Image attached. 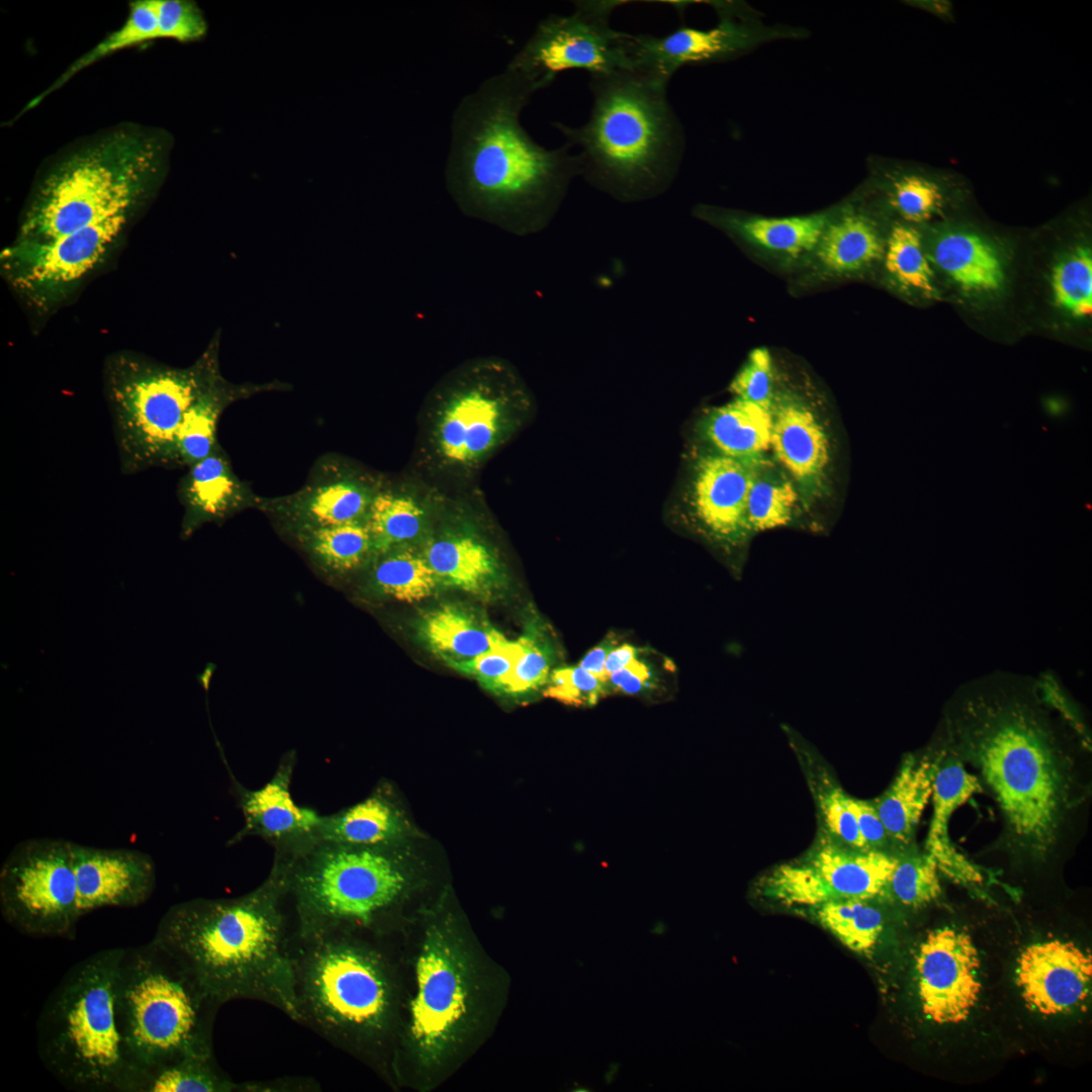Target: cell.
<instances>
[{"label":"cell","instance_id":"cell-14","mask_svg":"<svg viewBox=\"0 0 1092 1092\" xmlns=\"http://www.w3.org/2000/svg\"><path fill=\"white\" fill-rule=\"evenodd\" d=\"M0 911L26 935L74 936L81 915L72 841L37 837L18 842L0 869Z\"/></svg>","mask_w":1092,"mask_h":1092},{"label":"cell","instance_id":"cell-9","mask_svg":"<svg viewBox=\"0 0 1092 1092\" xmlns=\"http://www.w3.org/2000/svg\"><path fill=\"white\" fill-rule=\"evenodd\" d=\"M393 846L313 839L294 852H274L288 862L295 936L377 928L410 885L406 867Z\"/></svg>","mask_w":1092,"mask_h":1092},{"label":"cell","instance_id":"cell-19","mask_svg":"<svg viewBox=\"0 0 1092 1092\" xmlns=\"http://www.w3.org/2000/svg\"><path fill=\"white\" fill-rule=\"evenodd\" d=\"M1016 985L1031 1011L1071 1014L1084 1009L1090 998L1092 957L1072 941L1029 944L1017 959Z\"/></svg>","mask_w":1092,"mask_h":1092},{"label":"cell","instance_id":"cell-38","mask_svg":"<svg viewBox=\"0 0 1092 1092\" xmlns=\"http://www.w3.org/2000/svg\"><path fill=\"white\" fill-rule=\"evenodd\" d=\"M311 558L329 572L344 573L363 565L373 551L365 522L296 532Z\"/></svg>","mask_w":1092,"mask_h":1092},{"label":"cell","instance_id":"cell-21","mask_svg":"<svg viewBox=\"0 0 1092 1092\" xmlns=\"http://www.w3.org/2000/svg\"><path fill=\"white\" fill-rule=\"evenodd\" d=\"M379 488L337 460L323 461L315 475L296 492L259 499L258 507L285 521L296 532L364 522Z\"/></svg>","mask_w":1092,"mask_h":1092},{"label":"cell","instance_id":"cell-47","mask_svg":"<svg viewBox=\"0 0 1092 1092\" xmlns=\"http://www.w3.org/2000/svg\"><path fill=\"white\" fill-rule=\"evenodd\" d=\"M812 782L820 818L829 835L860 850H870L847 804L848 794L826 774Z\"/></svg>","mask_w":1092,"mask_h":1092},{"label":"cell","instance_id":"cell-39","mask_svg":"<svg viewBox=\"0 0 1092 1092\" xmlns=\"http://www.w3.org/2000/svg\"><path fill=\"white\" fill-rule=\"evenodd\" d=\"M364 522L372 539L374 553L381 555L415 540L423 530L424 513L411 496L379 489Z\"/></svg>","mask_w":1092,"mask_h":1092},{"label":"cell","instance_id":"cell-31","mask_svg":"<svg viewBox=\"0 0 1092 1092\" xmlns=\"http://www.w3.org/2000/svg\"><path fill=\"white\" fill-rule=\"evenodd\" d=\"M287 388L280 382L235 384L218 376L185 413L176 435L174 469L190 467L220 446L217 424L223 411L233 402L255 393Z\"/></svg>","mask_w":1092,"mask_h":1092},{"label":"cell","instance_id":"cell-46","mask_svg":"<svg viewBox=\"0 0 1092 1092\" xmlns=\"http://www.w3.org/2000/svg\"><path fill=\"white\" fill-rule=\"evenodd\" d=\"M889 891L911 908H921L937 900L941 886L933 858L926 853L899 859L890 879Z\"/></svg>","mask_w":1092,"mask_h":1092},{"label":"cell","instance_id":"cell-36","mask_svg":"<svg viewBox=\"0 0 1092 1092\" xmlns=\"http://www.w3.org/2000/svg\"><path fill=\"white\" fill-rule=\"evenodd\" d=\"M828 221L825 214L726 219L733 230L752 244L793 258L816 249Z\"/></svg>","mask_w":1092,"mask_h":1092},{"label":"cell","instance_id":"cell-11","mask_svg":"<svg viewBox=\"0 0 1092 1092\" xmlns=\"http://www.w3.org/2000/svg\"><path fill=\"white\" fill-rule=\"evenodd\" d=\"M463 934L452 918L431 922L416 958L402 1044L426 1075L461 1053L482 1015L484 985Z\"/></svg>","mask_w":1092,"mask_h":1092},{"label":"cell","instance_id":"cell-29","mask_svg":"<svg viewBox=\"0 0 1092 1092\" xmlns=\"http://www.w3.org/2000/svg\"><path fill=\"white\" fill-rule=\"evenodd\" d=\"M421 642L448 665L474 658L508 639L482 615L457 604H444L421 616Z\"/></svg>","mask_w":1092,"mask_h":1092},{"label":"cell","instance_id":"cell-4","mask_svg":"<svg viewBox=\"0 0 1092 1092\" xmlns=\"http://www.w3.org/2000/svg\"><path fill=\"white\" fill-rule=\"evenodd\" d=\"M667 85L637 70L589 76L587 121L574 127L553 123L576 150L579 174L627 198L657 193L671 182L685 134Z\"/></svg>","mask_w":1092,"mask_h":1092},{"label":"cell","instance_id":"cell-24","mask_svg":"<svg viewBox=\"0 0 1092 1092\" xmlns=\"http://www.w3.org/2000/svg\"><path fill=\"white\" fill-rule=\"evenodd\" d=\"M749 34L728 17L709 29L678 27L664 35L631 33L632 70L669 83L682 66L717 61L740 52Z\"/></svg>","mask_w":1092,"mask_h":1092},{"label":"cell","instance_id":"cell-12","mask_svg":"<svg viewBox=\"0 0 1092 1092\" xmlns=\"http://www.w3.org/2000/svg\"><path fill=\"white\" fill-rule=\"evenodd\" d=\"M530 404L516 369L496 356L467 360L432 389L430 442L442 463L474 467L503 444Z\"/></svg>","mask_w":1092,"mask_h":1092},{"label":"cell","instance_id":"cell-44","mask_svg":"<svg viewBox=\"0 0 1092 1092\" xmlns=\"http://www.w3.org/2000/svg\"><path fill=\"white\" fill-rule=\"evenodd\" d=\"M1055 305L1074 318L1092 313V253L1078 246L1061 257L1051 272Z\"/></svg>","mask_w":1092,"mask_h":1092},{"label":"cell","instance_id":"cell-7","mask_svg":"<svg viewBox=\"0 0 1092 1092\" xmlns=\"http://www.w3.org/2000/svg\"><path fill=\"white\" fill-rule=\"evenodd\" d=\"M219 1006L154 939L123 947L114 983V1013L132 1072L129 1088L144 1068L185 1056H212Z\"/></svg>","mask_w":1092,"mask_h":1092},{"label":"cell","instance_id":"cell-59","mask_svg":"<svg viewBox=\"0 0 1092 1092\" xmlns=\"http://www.w3.org/2000/svg\"><path fill=\"white\" fill-rule=\"evenodd\" d=\"M666 926L662 922H658L651 930V933L656 935H662L665 933Z\"/></svg>","mask_w":1092,"mask_h":1092},{"label":"cell","instance_id":"cell-6","mask_svg":"<svg viewBox=\"0 0 1092 1092\" xmlns=\"http://www.w3.org/2000/svg\"><path fill=\"white\" fill-rule=\"evenodd\" d=\"M166 143L118 130L71 154L39 181L15 240L58 239L114 214L134 211L163 174Z\"/></svg>","mask_w":1092,"mask_h":1092},{"label":"cell","instance_id":"cell-20","mask_svg":"<svg viewBox=\"0 0 1092 1092\" xmlns=\"http://www.w3.org/2000/svg\"><path fill=\"white\" fill-rule=\"evenodd\" d=\"M295 765L296 754H285L272 778L256 790L245 788L229 770L244 825L230 838L228 845L256 836L271 844L274 851L291 853L316 839L322 815L311 808L298 806L292 799L290 788Z\"/></svg>","mask_w":1092,"mask_h":1092},{"label":"cell","instance_id":"cell-2","mask_svg":"<svg viewBox=\"0 0 1092 1092\" xmlns=\"http://www.w3.org/2000/svg\"><path fill=\"white\" fill-rule=\"evenodd\" d=\"M543 87L506 68L458 104L452 117L446 188L468 217L514 235L543 229L579 174L564 143L548 150L523 128L520 116Z\"/></svg>","mask_w":1092,"mask_h":1092},{"label":"cell","instance_id":"cell-13","mask_svg":"<svg viewBox=\"0 0 1092 1092\" xmlns=\"http://www.w3.org/2000/svg\"><path fill=\"white\" fill-rule=\"evenodd\" d=\"M134 211L46 242L14 240L0 254L4 280L36 315L61 308L116 248Z\"/></svg>","mask_w":1092,"mask_h":1092},{"label":"cell","instance_id":"cell-51","mask_svg":"<svg viewBox=\"0 0 1092 1092\" xmlns=\"http://www.w3.org/2000/svg\"><path fill=\"white\" fill-rule=\"evenodd\" d=\"M544 691L546 697L566 705L593 706L607 694V684L579 665L552 670Z\"/></svg>","mask_w":1092,"mask_h":1092},{"label":"cell","instance_id":"cell-43","mask_svg":"<svg viewBox=\"0 0 1092 1092\" xmlns=\"http://www.w3.org/2000/svg\"><path fill=\"white\" fill-rule=\"evenodd\" d=\"M158 38L156 0H138L130 3L124 23L108 34L92 50L77 59L43 93L35 97L27 108L39 103L48 94L63 86L75 74L115 52Z\"/></svg>","mask_w":1092,"mask_h":1092},{"label":"cell","instance_id":"cell-5","mask_svg":"<svg viewBox=\"0 0 1092 1092\" xmlns=\"http://www.w3.org/2000/svg\"><path fill=\"white\" fill-rule=\"evenodd\" d=\"M299 1023L352 1053L376 1052L395 1033L399 990L388 960L352 933L294 942Z\"/></svg>","mask_w":1092,"mask_h":1092},{"label":"cell","instance_id":"cell-33","mask_svg":"<svg viewBox=\"0 0 1092 1092\" xmlns=\"http://www.w3.org/2000/svg\"><path fill=\"white\" fill-rule=\"evenodd\" d=\"M405 823L393 803L382 793L330 815H322L316 839L349 845L396 844Z\"/></svg>","mask_w":1092,"mask_h":1092},{"label":"cell","instance_id":"cell-34","mask_svg":"<svg viewBox=\"0 0 1092 1092\" xmlns=\"http://www.w3.org/2000/svg\"><path fill=\"white\" fill-rule=\"evenodd\" d=\"M884 252L885 243L874 220L852 211L828 221L815 256L826 272L845 275L870 268Z\"/></svg>","mask_w":1092,"mask_h":1092},{"label":"cell","instance_id":"cell-40","mask_svg":"<svg viewBox=\"0 0 1092 1092\" xmlns=\"http://www.w3.org/2000/svg\"><path fill=\"white\" fill-rule=\"evenodd\" d=\"M379 556L372 581L386 597L406 603L419 602L431 597L440 584L423 552L401 546Z\"/></svg>","mask_w":1092,"mask_h":1092},{"label":"cell","instance_id":"cell-16","mask_svg":"<svg viewBox=\"0 0 1092 1092\" xmlns=\"http://www.w3.org/2000/svg\"><path fill=\"white\" fill-rule=\"evenodd\" d=\"M898 860L884 850L852 848L822 831L803 855L774 868L756 886L763 897L789 907L870 901L889 891Z\"/></svg>","mask_w":1092,"mask_h":1092},{"label":"cell","instance_id":"cell-32","mask_svg":"<svg viewBox=\"0 0 1092 1092\" xmlns=\"http://www.w3.org/2000/svg\"><path fill=\"white\" fill-rule=\"evenodd\" d=\"M937 267L967 294H992L1005 282L1002 258L995 246L978 233L951 229L935 241Z\"/></svg>","mask_w":1092,"mask_h":1092},{"label":"cell","instance_id":"cell-15","mask_svg":"<svg viewBox=\"0 0 1092 1092\" xmlns=\"http://www.w3.org/2000/svg\"><path fill=\"white\" fill-rule=\"evenodd\" d=\"M624 1H576L567 15L542 19L507 68L538 82L543 88L557 74L571 69L589 76L632 70L631 33L611 25L613 11Z\"/></svg>","mask_w":1092,"mask_h":1092},{"label":"cell","instance_id":"cell-22","mask_svg":"<svg viewBox=\"0 0 1092 1092\" xmlns=\"http://www.w3.org/2000/svg\"><path fill=\"white\" fill-rule=\"evenodd\" d=\"M80 915L103 907H135L153 894V857L131 848H103L72 841Z\"/></svg>","mask_w":1092,"mask_h":1092},{"label":"cell","instance_id":"cell-8","mask_svg":"<svg viewBox=\"0 0 1092 1092\" xmlns=\"http://www.w3.org/2000/svg\"><path fill=\"white\" fill-rule=\"evenodd\" d=\"M122 950H98L71 967L39 1013V1058L68 1089L128 1092L132 1072L114 1013V983Z\"/></svg>","mask_w":1092,"mask_h":1092},{"label":"cell","instance_id":"cell-56","mask_svg":"<svg viewBox=\"0 0 1092 1092\" xmlns=\"http://www.w3.org/2000/svg\"><path fill=\"white\" fill-rule=\"evenodd\" d=\"M638 650L630 644L614 645L608 653L605 663V673L609 674L622 669L637 659Z\"/></svg>","mask_w":1092,"mask_h":1092},{"label":"cell","instance_id":"cell-54","mask_svg":"<svg viewBox=\"0 0 1092 1092\" xmlns=\"http://www.w3.org/2000/svg\"><path fill=\"white\" fill-rule=\"evenodd\" d=\"M652 673L638 658L607 677V688L624 695H637L651 687Z\"/></svg>","mask_w":1092,"mask_h":1092},{"label":"cell","instance_id":"cell-55","mask_svg":"<svg viewBox=\"0 0 1092 1092\" xmlns=\"http://www.w3.org/2000/svg\"><path fill=\"white\" fill-rule=\"evenodd\" d=\"M615 644L616 643H614V641L611 639L604 640L599 645L590 649L580 660L578 665L606 682L607 676L605 673V663L608 653Z\"/></svg>","mask_w":1092,"mask_h":1092},{"label":"cell","instance_id":"cell-25","mask_svg":"<svg viewBox=\"0 0 1092 1092\" xmlns=\"http://www.w3.org/2000/svg\"><path fill=\"white\" fill-rule=\"evenodd\" d=\"M177 493L184 508V536L203 523L221 522L247 507H258L260 499L235 474L221 447L188 467Z\"/></svg>","mask_w":1092,"mask_h":1092},{"label":"cell","instance_id":"cell-41","mask_svg":"<svg viewBox=\"0 0 1092 1092\" xmlns=\"http://www.w3.org/2000/svg\"><path fill=\"white\" fill-rule=\"evenodd\" d=\"M812 910L824 929L859 954H868L875 948L884 928L881 911L866 900L830 901Z\"/></svg>","mask_w":1092,"mask_h":1092},{"label":"cell","instance_id":"cell-1","mask_svg":"<svg viewBox=\"0 0 1092 1092\" xmlns=\"http://www.w3.org/2000/svg\"><path fill=\"white\" fill-rule=\"evenodd\" d=\"M945 749L969 764L1004 819V844L1044 860L1087 798L1077 758L1037 684L989 677L959 691L944 716Z\"/></svg>","mask_w":1092,"mask_h":1092},{"label":"cell","instance_id":"cell-42","mask_svg":"<svg viewBox=\"0 0 1092 1092\" xmlns=\"http://www.w3.org/2000/svg\"><path fill=\"white\" fill-rule=\"evenodd\" d=\"M889 277L901 289L928 297L935 296L933 272L918 231L906 223L892 226L884 252Z\"/></svg>","mask_w":1092,"mask_h":1092},{"label":"cell","instance_id":"cell-52","mask_svg":"<svg viewBox=\"0 0 1092 1092\" xmlns=\"http://www.w3.org/2000/svg\"><path fill=\"white\" fill-rule=\"evenodd\" d=\"M156 10L158 38L189 42L206 34L207 22L194 1L156 0Z\"/></svg>","mask_w":1092,"mask_h":1092},{"label":"cell","instance_id":"cell-58","mask_svg":"<svg viewBox=\"0 0 1092 1092\" xmlns=\"http://www.w3.org/2000/svg\"><path fill=\"white\" fill-rule=\"evenodd\" d=\"M619 1068H620V1065L617 1064V1063H615V1064L613 1063V1064L610 1065L608 1071L605 1074V1082L607 1084H611L615 1080V1077H616V1075H617V1073L619 1071Z\"/></svg>","mask_w":1092,"mask_h":1092},{"label":"cell","instance_id":"cell-28","mask_svg":"<svg viewBox=\"0 0 1092 1092\" xmlns=\"http://www.w3.org/2000/svg\"><path fill=\"white\" fill-rule=\"evenodd\" d=\"M771 429V412L738 397L709 411L699 428L709 450L752 467L767 459Z\"/></svg>","mask_w":1092,"mask_h":1092},{"label":"cell","instance_id":"cell-18","mask_svg":"<svg viewBox=\"0 0 1092 1092\" xmlns=\"http://www.w3.org/2000/svg\"><path fill=\"white\" fill-rule=\"evenodd\" d=\"M754 471L755 467L712 450L693 461L685 502L697 526L713 541L727 547L748 542L752 534L746 504Z\"/></svg>","mask_w":1092,"mask_h":1092},{"label":"cell","instance_id":"cell-37","mask_svg":"<svg viewBox=\"0 0 1092 1092\" xmlns=\"http://www.w3.org/2000/svg\"><path fill=\"white\" fill-rule=\"evenodd\" d=\"M800 492L790 476L766 459L755 467L748 491L746 517L751 534L790 526Z\"/></svg>","mask_w":1092,"mask_h":1092},{"label":"cell","instance_id":"cell-26","mask_svg":"<svg viewBox=\"0 0 1092 1092\" xmlns=\"http://www.w3.org/2000/svg\"><path fill=\"white\" fill-rule=\"evenodd\" d=\"M982 792L978 778L944 748L932 786L933 809L925 847L938 871L962 885L980 884L983 877L952 845L948 836V822L960 806L974 794Z\"/></svg>","mask_w":1092,"mask_h":1092},{"label":"cell","instance_id":"cell-27","mask_svg":"<svg viewBox=\"0 0 1092 1092\" xmlns=\"http://www.w3.org/2000/svg\"><path fill=\"white\" fill-rule=\"evenodd\" d=\"M943 755L944 748L906 755L890 787L873 803L890 842H912Z\"/></svg>","mask_w":1092,"mask_h":1092},{"label":"cell","instance_id":"cell-23","mask_svg":"<svg viewBox=\"0 0 1092 1092\" xmlns=\"http://www.w3.org/2000/svg\"><path fill=\"white\" fill-rule=\"evenodd\" d=\"M770 449L796 484L806 505L825 487L830 445L814 410L791 393H776Z\"/></svg>","mask_w":1092,"mask_h":1092},{"label":"cell","instance_id":"cell-3","mask_svg":"<svg viewBox=\"0 0 1092 1092\" xmlns=\"http://www.w3.org/2000/svg\"><path fill=\"white\" fill-rule=\"evenodd\" d=\"M153 939L220 1005L259 1000L299 1023L295 928L283 855L274 853L267 878L243 896L174 904Z\"/></svg>","mask_w":1092,"mask_h":1092},{"label":"cell","instance_id":"cell-35","mask_svg":"<svg viewBox=\"0 0 1092 1092\" xmlns=\"http://www.w3.org/2000/svg\"><path fill=\"white\" fill-rule=\"evenodd\" d=\"M243 1092L214 1056H185L140 1070L129 1092Z\"/></svg>","mask_w":1092,"mask_h":1092},{"label":"cell","instance_id":"cell-30","mask_svg":"<svg viewBox=\"0 0 1092 1092\" xmlns=\"http://www.w3.org/2000/svg\"><path fill=\"white\" fill-rule=\"evenodd\" d=\"M423 554L439 583L478 597H490L503 578L493 552L478 538L449 534L426 542Z\"/></svg>","mask_w":1092,"mask_h":1092},{"label":"cell","instance_id":"cell-45","mask_svg":"<svg viewBox=\"0 0 1092 1092\" xmlns=\"http://www.w3.org/2000/svg\"><path fill=\"white\" fill-rule=\"evenodd\" d=\"M888 201L905 221L924 223L942 213L946 193L934 177L918 172L904 173L892 181Z\"/></svg>","mask_w":1092,"mask_h":1092},{"label":"cell","instance_id":"cell-49","mask_svg":"<svg viewBox=\"0 0 1092 1092\" xmlns=\"http://www.w3.org/2000/svg\"><path fill=\"white\" fill-rule=\"evenodd\" d=\"M735 397L753 402L771 412L776 392L774 390V366L769 351L756 348L750 352L742 368L730 384Z\"/></svg>","mask_w":1092,"mask_h":1092},{"label":"cell","instance_id":"cell-57","mask_svg":"<svg viewBox=\"0 0 1092 1092\" xmlns=\"http://www.w3.org/2000/svg\"><path fill=\"white\" fill-rule=\"evenodd\" d=\"M1044 408L1048 415L1054 418L1062 417L1067 412L1066 402L1061 399H1048Z\"/></svg>","mask_w":1092,"mask_h":1092},{"label":"cell","instance_id":"cell-53","mask_svg":"<svg viewBox=\"0 0 1092 1092\" xmlns=\"http://www.w3.org/2000/svg\"><path fill=\"white\" fill-rule=\"evenodd\" d=\"M847 804L855 817L859 832L868 847L870 849L884 850L890 839L874 804L849 795Z\"/></svg>","mask_w":1092,"mask_h":1092},{"label":"cell","instance_id":"cell-48","mask_svg":"<svg viewBox=\"0 0 1092 1092\" xmlns=\"http://www.w3.org/2000/svg\"><path fill=\"white\" fill-rule=\"evenodd\" d=\"M523 651L500 693L523 695L547 684L550 676L552 654L549 647L538 640L534 631L522 636Z\"/></svg>","mask_w":1092,"mask_h":1092},{"label":"cell","instance_id":"cell-50","mask_svg":"<svg viewBox=\"0 0 1092 1092\" xmlns=\"http://www.w3.org/2000/svg\"><path fill=\"white\" fill-rule=\"evenodd\" d=\"M523 651V639L506 641L495 648L469 660L449 664L454 669L475 677L484 688L500 693L502 686L515 667Z\"/></svg>","mask_w":1092,"mask_h":1092},{"label":"cell","instance_id":"cell-10","mask_svg":"<svg viewBox=\"0 0 1092 1092\" xmlns=\"http://www.w3.org/2000/svg\"><path fill=\"white\" fill-rule=\"evenodd\" d=\"M218 350L219 332L184 368L131 351L107 356L103 390L123 475L174 468L176 435L185 413L221 375Z\"/></svg>","mask_w":1092,"mask_h":1092},{"label":"cell","instance_id":"cell-17","mask_svg":"<svg viewBox=\"0 0 1092 1092\" xmlns=\"http://www.w3.org/2000/svg\"><path fill=\"white\" fill-rule=\"evenodd\" d=\"M980 957L972 937L943 927L927 934L916 958L921 1012L937 1025L966 1022L982 993Z\"/></svg>","mask_w":1092,"mask_h":1092}]
</instances>
